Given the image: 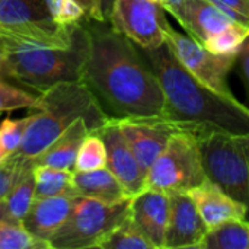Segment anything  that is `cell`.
<instances>
[{
	"instance_id": "cell-1",
	"label": "cell",
	"mask_w": 249,
	"mask_h": 249,
	"mask_svg": "<svg viewBox=\"0 0 249 249\" xmlns=\"http://www.w3.org/2000/svg\"><path fill=\"white\" fill-rule=\"evenodd\" d=\"M89 51L83 82L111 118L163 117L165 98L134 42L105 22L83 19Z\"/></svg>"
},
{
	"instance_id": "cell-2",
	"label": "cell",
	"mask_w": 249,
	"mask_h": 249,
	"mask_svg": "<svg viewBox=\"0 0 249 249\" xmlns=\"http://www.w3.org/2000/svg\"><path fill=\"white\" fill-rule=\"evenodd\" d=\"M144 55L163 92V117L233 136L249 134L248 107L198 82L175 58L166 42L144 50Z\"/></svg>"
},
{
	"instance_id": "cell-3",
	"label": "cell",
	"mask_w": 249,
	"mask_h": 249,
	"mask_svg": "<svg viewBox=\"0 0 249 249\" xmlns=\"http://www.w3.org/2000/svg\"><path fill=\"white\" fill-rule=\"evenodd\" d=\"M41 96L42 107L32 109L23 140L12 155L15 159L34 160L77 118H85L90 131L111 118L83 80L57 83L42 90Z\"/></svg>"
},
{
	"instance_id": "cell-4",
	"label": "cell",
	"mask_w": 249,
	"mask_h": 249,
	"mask_svg": "<svg viewBox=\"0 0 249 249\" xmlns=\"http://www.w3.org/2000/svg\"><path fill=\"white\" fill-rule=\"evenodd\" d=\"M6 50L4 76L23 86L42 92L57 83L83 80L89 51L85 22L74 25L73 44L66 48L25 45L0 38Z\"/></svg>"
},
{
	"instance_id": "cell-5",
	"label": "cell",
	"mask_w": 249,
	"mask_h": 249,
	"mask_svg": "<svg viewBox=\"0 0 249 249\" xmlns=\"http://www.w3.org/2000/svg\"><path fill=\"white\" fill-rule=\"evenodd\" d=\"M74 25L55 23L45 0H0V38L12 42L66 48L73 44Z\"/></svg>"
},
{
	"instance_id": "cell-6",
	"label": "cell",
	"mask_w": 249,
	"mask_h": 249,
	"mask_svg": "<svg viewBox=\"0 0 249 249\" xmlns=\"http://www.w3.org/2000/svg\"><path fill=\"white\" fill-rule=\"evenodd\" d=\"M130 200L104 203L76 196L70 216L50 239V248H99L105 236L130 214Z\"/></svg>"
},
{
	"instance_id": "cell-7",
	"label": "cell",
	"mask_w": 249,
	"mask_h": 249,
	"mask_svg": "<svg viewBox=\"0 0 249 249\" xmlns=\"http://www.w3.org/2000/svg\"><path fill=\"white\" fill-rule=\"evenodd\" d=\"M197 137L207 179L245 204L249 214V163L239 136L207 130Z\"/></svg>"
},
{
	"instance_id": "cell-8",
	"label": "cell",
	"mask_w": 249,
	"mask_h": 249,
	"mask_svg": "<svg viewBox=\"0 0 249 249\" xmlns=\"http://www.w3.org/2000/svg\"><path fill=\"white\" fill-rule=\"evenodd\" d=\"M207 181L198 137L194 133L172 134L146 174V190L163 193L190 191Z\"/></svg>"
},
{
	"instance_id": "cell-9",
	"label": "cell",
	"mask_w": 249,
	"mask_h": 249,
	"mask_svg": "<svg viewBox=\"0 0 249 249\" xmlns=\"http://www.w3.org/2000/svg\"><path fill=\"white\" fill-rule=\"evenodd\" d=\"M165 42L182 67L198 82L226 98H235L229 88L228 76L238 55L213 54L193 36L175 31L171 25L166 28Z\"/></svg>"
},
{
	"instance_id": "cell-10",
	"label": "cell",
	"mask_w": 249,
	"mask_h": 249,
	"mask_svg": "<svg viewBox=\"0 0 249 249\" xmlns=\"http://www.w3.org/2000/svg\"><path fill=\"white\" fill-rule=\"evenodd\" d=\"M111 26L143 50L165 44L169 22L165 9L153 0H114Z\"/></svg>"
},
{
	"instance_id": "cell-11",
	"label": "cell",
	"mask_w": 249,
	"mask_h": 249,
	"mask_svg": "<svg viewBox=\"0 0 249 249\" xmlns=\"http://www.w3.org/2000/svg\"><path fill=\"white\" fill-rule=\"evenodd\" d=\"M118 125L139 160L142 169L147 174L155 159L165 149L169 137L178 131H188L201 134L207 131L196 124L178 123L166 117H146V118H117Z\"/></svg>"
},
{
	"instance_id": "cell-12",
	"label": "cell",
	"mask_w": 249,
	"mask_h": 249,
	"mask_svg": "<svg viewBox=\"0 0 249 249\" xmlns=\"http://www.w3.org/2000/svg\"><path fill=\"white\" fill-rule=\"evenodd\" d=\"M107 146V168L121 182L128 197H134L146 190V172L142 169L133 150L130 149L117 118H109L96 130Z\"/></svg>"
},
{
	"instance_id": "cell-13",
	"label": "cell",
	"mask_w": 249,
	"mask_h": 249,
	"mask_svg": "<svg viewBox=\"0 0 249 249\" xmlns=\"http://www.w3.org/2000/svg\"><path fill=\"white\" fill-rule=\"evenodd\" d=\"M165 249L198 248L209 232L188 191H171Z\"/></svg>"
},
{
	"instance_id": "cell-14",
	"label": "cell",
	"mask_w": 249,
	"mask_h": 249,
	"mask_svg": "<svg viewBox=\"0 0 249 249\" xmlns=\"http://www.w3.org/2000/svg\"><path fill=\"white\" fill-rule=\"evenodd\" d=\"M130 216L155 249L165 248L169 220V196L163 191L144 190L130 200Z\"/></svg>"
},
{
	"instance_id": "cell-15",
	"label": "cell",
	"mask_w": 249,
	"mask_h": 249,
	"mask_svg": "<svg viewBox=\"0 0 249 249\" xmlns=\"http://www.w3.org/2000/svg\"><path fill=\"white\" fill-rule=\"evenodd\" d=\"M188 193L209 229L231 220H245L248 216V209L245 204L232 198L209 179Z\"/></svg>"
},
{
	"instance_id": "cell-16",
	"label": "cell",
	"mask_w": 249,
	"mask_h": 249,
	"mask_svg": "<svg viewBox=\"0 0 249 249\" xmlns=\"http://www.w3.org/2000/svg\"><path fill=\"white\" fill-rule=\"evenodd\" d=\"M73 201L74 197L67 196L35 198L28 214L22 220V226L32 236L50 245V239L70 216Z\"/></svg>"
},
{
	"instance_id": "cell-17",
	"label": "cell",
	"mask_w": 249,
	"mask_h": 249,
	"mask_svg": "<svg viewBox=\"0 0 249 249\" xmlns=\"http://www.w3.org/2000/svg\"><path fill=\"white\" fill-rule=\"evenodd\" d=\"M178 22L188 35L200 44L233 23V20L210 0H185L181 19Z\"/></svg>"
},
{
	"instance_id": "cell-18",
	"label": "cell",
	"mask_w": 249,
	"mask_h": 249,
	"mask_svg": "<svg viewBox=\"0 0 249 249\" xmlns=\"http://www.w3.org/2000/svg\"><path fill=\"white\" fill-rule=\"evenodd\" d=\"M90 133L85 118H77L64 133H61L42 153L34 159V165H45L66 171H74L76 158L82 142Z\"/></svg>"
},
{
	"instance_id": "cell-19",
	"label": "cell",
	"mask_w": 249,
	"mask_h": 249,
	"mask_svg": "<svg viewBox=\"0 0 249 249\" xmlns=\"http://www.w3.org/2000/svg\"><path fill=\"white\" fill-rule=\"evenodd\" d=\"M73 184L77 196L104 203H120L131 198L107 166L95 171H73Z\"/></svg>"
},
{
	"instance_id": "cell-20",
	"label": "cell",
	"mask_w": 249,
	"mask_h": 249,
	"mask_svg": "<svg viewBox=\"0 0 249 249\" xmlns=\"http://www.w3.org/2000/svg\"><path fill=\"white\" fill-rule=\"evenodd\" d=\"M34 165L28 166L9 194L0 201V219L22 225L35 200V179L32 174Z\"/></svg>"
},
{
	"instance_id": "cell-21",
	"label": "cell",
	"mask_w": 249,
	"mask_h": 249,
	"mask_svg": "<svg viewBox=\"0 0 249 249\" xmlns=\"http://www.w3.org/2000/svg\"><path fill=\"white\" fill-rule=\"evenodd\" d=\"M32 174L35 179V198L77 196L73 184V171L45 165H34Z\"/></svg>"
},
{
	"instance_id": "cell-22",
	"label": "cell",
	"mask_w": 249,
	"mask_h": 249,
	"mask_svg": "<svg viewBox=\"0 0 249 249\" xmlns=\"http://www.w3.org/2000/svg\"><path fill=\"white\" fill-rule=\"evenodd\" d=\"M198 249H249V222L231 220L209 229Z\"/></svg>"
},
{
	"instance_id": "cell-23",
	"label": "cell",
	"mask_w": 249,
	"mask_h": 249,
	"mask_svg": "<svg viewBox=\"0 0 249 249\" xmlns=\"http://www.w3.org/2000/svg\"><path fill=\"white\" fill-rule=\"evenodd\" d=\"M42 107L41 93H35L23 88L18 82L0 74V114L19 109H39Z\"/></svg>"
},
{
	"instance_id": "cell-24",
	"label": "cell",
	"mask_w": 249,
	"mask_h": 249,
	"mask_svg": "<svg viewBox=\"0 0 249 249\" xmlns=\"http://www.w3.org/2000/svg\"><path fill=\"white\" fill-rule=\"evenodd\" d=\"M99 249H155L128 214L101 242Z\"/></svg>"
},
{
	"instance_id": "cell-25",
	"label": "cell",
	"mask_w": 249,
	"mask_h": 249,
	"mask_svg": "<svg viewBox=\"0 0 249 249\" xmlns=\"http://www.w3.org/2000/svg\"><path fill=\"white\" fill-rule=\"evenodd\" d=\"M249 36V26L233 22L220 32L210 36L201 45L217 55H238L242 44Z\"/></svg>"
},
{
	"instance_id": "cell-26",
	"label": "cell",
	"mask_w": 249,
	"mask_h": 249,
	"mask_svg": "<svg viewBox=\"0 0 249 249\" xmlns=\"http://www.w3.org/2000/svg\"><path fill=\"white\" fill-rule=\"evenodd\" d=\"M107 166V146L102 137L90 131L80 144L74 171H95Z\"/></svg>"
},
{
	"instance_id": "cell-27",
	"label": "cell",
	"mask_w": 249,
	"mask_h": 249,
	"mask_svg": "<svg viewBox=\"0 0 249 249\" xmlns=\"http://www.w3.org/2000/svg\"><path fill=\"white\" fill-rule=\"evenodd\" d=\"M0 249H51L50 245L32 236L22 225L0 219Z\"/></svg>"
},
{
	"instance_id": "cell-28",
	"label": "cell",
	"mask_w": 249,
	"mask_h": 249,
	"mask_svg": "<svg viewBox=\"0 0 249 249\" xmlns=\"http://www.w3.org/2000/svg\"><path fill=\"white\" fill-rule=\"evenodd\" d=\"M31 121V114L23 117V118H4L0 124V139L1 143L6 149V152L9 153V156H12L20 146L25 131L29 125Z\"/></svg>"
},
{
	"instance_id": "cell-29",
	"label": "cell",
	"mask_w": 249,
	"mask_h": 249,
	"mask_svg": "<svg viewBox=\"0 0 249 249\" xmlns=\"http://www.w3.org/2000/svg\"><path fill=\"white\" fill-rule=\"evenodd\" d=\"M55 23L70 26L85 19V10L76 0H45Z\"/></svg>"
},
{
	"instance_id": "cell-30",
	"label": "cell",
	"mask_w": 249,
	"mask_h": 249,
	"mask_svg": "<svg viewBox=\"0 0 249 249\" xmlns=\"http://www.w3.org/2000/svg\"><path fill=\"white\" fill-rule=\"evenodd\" d=\"M31 165H34V160L15 159L12 156L6 162L0 163V201L9 194L22 172Z\"/></svg>"
},
{
	"instance_id": "cell-31",
	"label": "cell",
	"mask_w": 249,
	"mask_h": 249,
	"mask_svg": "<svg viewBox=\"0 0 249 249\" xmlns=\"http://www.w3.org/2000/svg\"><path fill=\"white\" fill-rule=\"evenodd\" d=\"M233 22L249 26V0H210Z\"/></svg>"
},
{
	"instance_id": "cell-32",
	"label": "cell",
	"mask_w": 249,
	"mask_h": 249,
	"mask_svg": "<svg viewBox=\"0 0 249 249\" xmlns=\"http://www.w3.org/2000/svg\"><path fill=\"white\" fill-rule=\"evenodd\" d=\"M85 10V19L105 22L102 0H76Z\"/></svg>"
},
{
	"instance_id": "cell-33",
	"label": "cell",
	"mask_w": 249,
	"mask_h": 249,
	"mask_svg": "<svg viewBox=\"0 0 249 249\" xmlns=\"http://www.w3.org/2000/svg\"><path fill=\"white\" fill-rule=\"evenodd\" d=\"M236 63L239 66V74L245 83L247 90L249 92V36L245 39V42L242 44V47L238 53Z\"/></svg>"
},
{
	"instance_id": "cell-34",
	"label": "cell",
	"mask_w": 249,
	"mask_h": 249,
	"mask_svg": "<svg viewBox=\"0 0 249 249\" xmlns=\"http://www.w3.org/2000/svg\"><path fill=\"white\" fill-rule=\"evenodd\" d=\"M185 0H162V7L168 10L177 20L181 19Z\"/></svg>"
},
{
	"instance_id": "cell-35",
	"label": "cell",
	"mask_w": 249,
	"mask_h": 249,
	"mask_svg": "<svg viewBox=\"0 0 249 249\" xmlns=\"http://www.w3.org/2000/svg\"><path fill=\"white\" fill-rule=\"evenodd\" d=\"M6 73V50L0 44V74L4 76Z\"/></svg>"
},
{
	"instance_id": "cell-36",
	"label": "cell",
	"mask_w": 249,
	"mask_h": 249,
	"mask_svg": "<svg viewBox=\"0 0 249 249\" xmlns=\"http://www.w3.org/2000/svg\"><path fill=\"white\" fill-rule=\"evenodd\" d=\"M239 140L244 146V150H245V155L248 158V163H249V134L247 136H239Z\"/></svg>"
},
{
	"instance_id": "cell-37",
	"label": "cell",
	"mask_w": 249,
	"mask_h": 249,
	"mask_svg": "<svg viewBox=\"0 0 249 249\" xmlns=\"http://www.w3.org/2000/svg\"><path fill=\"white\" fill-rule=\"evenodd\" d=\"M9 158H10V156H9V153L6 152V149H4V146H3V143H1V139H0V163L6 162Z\"/></svg>"
},
{
	"instance_id": "cell-38",
	"label": "cell",
	"mask_w": 249,
	"mask_h": 249,
	"mask_svg": "<svg viewBox=\"0 0 249 249\" xmlns=\"http://www.w3.org/2000/svg\"><path fill=\"white\" fill-rule=\"evenodd\" d=\"M153 1H156V3H159V4L162 6V0H153Z\"/></svg>"
}]
</instances>
